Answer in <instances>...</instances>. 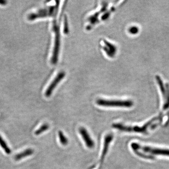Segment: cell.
Instances as JSON below:
<instances>
[{"label":"cell","instance_id":"cell-1","mask_svg":"<svg viewBox=\"0 0 169 169\" xmlns=\"http://www.w3.org/2000/svg\"><path fill=\"white\" fill-rule=\"evenodd\" d=\"M131 148L134 153L140 158L153 159L156 155L169 156V149L142 146L137 143L131 144Z\"/></svg>","mask_w":169,"mask_h":169},{"label":"cell","instance_id":"cell-2","mask_svg":"<svg viewBox=\"0 0 169 169\" xmlns=\"http://www.w3.org/2000/svg\"><path fill=\"white\" fill-rule=\"evenodd\" d=\"M156 119H154L151 121L149 122L148 123L145 124L143 126H127L124 125L122 124L115 123L112 124V127L117 129L119 131L125 132H134L138 133H146L150 127H153V126H156V124H154L156 121Z\"/></svg>","mask_w":169,"mask_h":169},{"label":"cell","instance_id":"cell-3","mask_svg":"<svg viewBox=\"0 0 169 169\" xmlns=\"http://www.w3.org/2000/svg\"><path fill=\"white\" fill-rule=\"evenodd\" d=\"M59 2V1L56 2L57 3L55 6L48 7L29 14L28 16V19L29 20L33 21L37 18L50 17L55 16L58 9Z\"/></svg>","mask_w":169,"mask_h":169},{"label":"cell","instance_id":"cell-4","mask_svg":"<svg viewBox=\"0 0 169 169\" xmlns=\"http://www.w3.org/2000/svg\"><path fill=\"white\" fill-rule=\"evenodd\" d=\"M98 105L107 107L131 108L133 105L131 100H106L99 99L96 102Z\"/></svg>","mask_w":169,"mask_h":169},{"label":"cell","instance_id":"cell-5","mask_svg":"<svg viewBox=\"0 0 169 169\" xmlns=\"http://www.w3.org/2000/svg\"><path fill=\"white\" fill-rule=\"evenodd\" d=\"M53 28L55 33V38L53 51L51 58V62L52 64H55L58 62V58L60 43V34L59 27L57 25L55 21L54 22Z\"/></svg>","mask_w":169,"mask_h":169},{"label":"cell","instance_id":"cell-6","mask_svg":"<svg viewBox=\"0 0 169 169\" xmlns=\"http://www.w3.org/2000/svg\"><path fill=\"white\" fill-rule=\"evenodd\" d=\"M113 139V135L112 134H108L105 137L103 145V149H102V153L101 154V158L99 161V164L97 169H101L102 167V165L104 162V159L105 158L106 155L108 151V148L110 146V144Z\"/></svg>","mask_w":169,"mask_h":169},{"label":"cell","instance_id":"cell-7","mask_svg":"<svg viewBox=\"0 0 169 169\" xmlns=\"http://www.w3.org/2000/svg\"><path fill=\"white\" fill-rule=\"evenodd\" d=\"M65 73L64 71L60 72L57 75L46 89L45 94L46 97H49L51 95L56 86L58 85V83L63 80V78L65 77Z\"/></svg>","mask_w":169,"mask_h":169},{"label":"cell","instance_id":"cell-8","mask_svg":"<svg viewBox=\"0 0 169 169\" xmlns=\"http://www.w3.org/2000/svg\"><path fill=\"white\" fill-rule=\"evenodd\" d=\"M156 80L159 85L161 90L164 96V110H166L169 107V89L168 86H164L163 81L159 76L156 77Z\"/></svg>","mask_w":169,"mask_h":169},{"label":"cell","instance_id":"cell-9","mask_svg":"<svg viewBox=\"0 0 169 169\" xmlns=\"http://www.w3.org/2000/svg\"><path fill=\"white\" fill-rule=\"evenodd\" d=\"M80 134L82 136L86 146L89 149H92L95 146V142L92 140L87 130L84 127L80 128L79 129Z\"/></svg>","mask_w":169,"mask_h":169},{"label":"cell","instance_id":"cell-10","mask_svg":"<svg viewBox=\"0 0 169 169\" xmlns=\"http://www.w3.org/2000/svg\"><path fill=\"white\" fill-rule=\"evenodd\" d=\"M104 42L106 46H107L106 47L104 48V50L106 51L108 55L111 57H112L116 53V50H117L116 47L114 45L110 43V42H107L106 41H104Z\"/></svg>","mask_w":169,"mask_h":169},{"label":"cell","instance_id":"cell-11","mask_svg":"<svg viewBox=\"0 0 169 169\" xmlns=\"http://www.w3.org/2000/svg\"><path fill=\"white\" fill-rule=\"evenodd\" d=\"M33 149H27L25 151L21 152L20 153L18 154L15 156V159L16 160H20L23 158H26L27 156L32 155L33 153Z\"/></svg>","mask_w":169,"mask_h":169},{"label":"cell","instance_id":"cell-12","mask_svg":"<svg viewBox=\"0 0 169 169\" xmlns=\"http://www.w3.org/2000/svg\"><path fill=\"white\" fill-rule=\"evenodd\" d=\"M58 137L59 139L60 142L64 146L67 145L68 143V140L67 138L65 137L64 134L61 131H59L58 132Z\"/></svg>","mask_w":169,"mask_h":169},{"label":"cell","instance_id":"cell-13","mask_svg":"<svg viewBox=\"0 0 169 169\" xmlns=\"http://www.w3.org/2000/svg\"><path fill=\"white\" fill-rule=\"evenodd\" d=\"M0 145L1 146L2 148L4 149L6 153L7 154H10L11 153V149L8 147V146L7 145V144L6 143V142L3 140V139L1 136H0Z\"/></svg>","mask_w":169,"mask_h":169},{"label":"cell","instance_id":"cell-14","mask_svg":"<svg viewBox=\"0 0 169 169\" xmlns=\"http://www.w3.org/2000/svg\"><path fill=\"white\" fill-rule=\"evenodd\" d=\"M49 128V125L47 124H43L42 126L38 130H36L35 132V134L37 135H39L41 133H43V132L47 131Z\"/></svg>","mask_w":169,"mask_h":169},{"label":"cell","instance_id":"cell-15","mask_svg":"<svg viewBox=\"0 0 169 169\" xmlns=\"http://www.w3.org/2000/svg\"><path fill=\"white\" fill-rule=\"evenodd\" d=\"M129 32L132 34H136L139 32V29L137 27H132L129 29Z\"/></svg>","mask_w":169,"mask_h":169},{"label":"cell","instance_id":"cell-16","mask_svg":"<svg viewBox=\"0 0 169 169\" xmlns=\"http://www.w3.org/2000/svg\"><path fill=\"white\" fill-rule=\"evenodd\" d=\"M6 1H0V5H5L6 4Z\"/></svg>","mask_w":169,"mask_h":169}]
</instances>
